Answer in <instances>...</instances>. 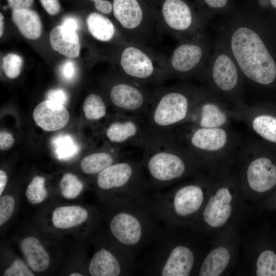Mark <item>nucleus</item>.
Instances as JSON below:
<instances>
[{
	"instance_id": "nucleus-29",
	"label": "nucleus",
	"mask_w": 276,
	"mask_h": 276,
	"mask_svg": "<svg viewBox=\"0 0 276 276\" xmlns=\"http://www.w3.org/2000/svg\"><path fill=\"white\" fill-rule=\"evenodd\" d=\"M254 130L266 140L276 143V118L268 115L259 116L252 121Z\"/></svg>"
},
{
	"instance_id": "nucleus-41",
	"label": "nucleus",
	"mask_w": 276,
	"mask_h": 276,
	"mask_svg": "<svg viewBox=\"0 0 276 276\" xmlns=\"http://www.w3.org/2000/svg\"><path fill=\"white\" fill-rule=\"evenodd\" d=\"M61 25L76 31L79 30L80 28L79 20L76 17L73 16H67L65 17L62 20Z\"/></svg>"
},
{
	"instance_id": "nucleus-40",
	"label": "nucleus",
	"mask_w": 276,
	"mask_h": 276,
	"mask_svg": "<svg viewBox=\"0 0 276 276\" xmlns=\"http://www.w3.org/2000/svg\"><path fill=\"white\" fill-rule=\"evenodd\" d=\"M9 6L13 10L30 9L33 5L34 0H7Z\"/></svg>"
},
{
	"instance_id": "nucleus-8",
	"label": "nucleus",
	"mask_w": 276,
	"mask_h": 276,
	"mask_svg": "<svg viewBox=\"0 0 276 276\" xmlns=\"http://www.w3.org/2000/svg\"><path fill=\"white\" fill-rule=\"evenodd\" d=\"M112 10L128 42L146 45L158 28L156 22L146 17L137 0H113Z\"/></svg>"
},
{
	"instance_id": "nucleus-43",
	"label": "nucleus",
	"mask_w": 276,
	"mask_h": 276,
	"mask_svg": "<svg viewBox=\"0 0 276 276\" xmlns=\"http://www.w3.org/2000/svg\"><path fill=\"white\" fill-rule=\"evenodd\" d=\"M7 175L5 171L0 170V195L1 196L6 186Z\"/></svg>"
},
{
	"instance_id": "nucleus-42",
	"label": "nucleus",
	"mask_w": 276,
	"mask_h": 276,
	"mask_svg": "<svg viewBox=\"0 0 276 276\" xmlns=\"http://www.w3.org/2000/svg\"><path fill=\"white\" fill-rule=\"evenodd\" d=\"M203 2L212 10H220L227 5L228 0H203Z\"/></svg>"
},
{
	"instance_id": "nucleus-14",
	"label": "nucleus",
	"mask_w": 276,
	"mask_h": 276,
	"mask_svg": "<svg viewBox=\"0 0 276 276\" xmlns=\"http://www.w3.org/2000/svg\"><path fill=\"white\" fill-rule=\"evenodd\" d=\"M135 256L126 251L119 256L105 247L97 250L91 258L88 271L92 276L129 275L136 268Z\"/></svg>"
},
{
	"instance_id": "nucleus-38",
	"label": "nucleus",
	"mask_w": 276,
	"mask_h": 276,
	"mask_svg": "<svg viewBox=\"0 0 276 276\" xmlns=\"http://www.w3.org/2000/svg\"><path fill=\"white\" fill-rule=\"evenodd\" d=\"M47 12L51 15H55L60 11V5L58 0H39Z\"/></svg>"
},
{
	"instance_id": "nucleus-27",
	"label": "nucleus",
	"mask_w": 276,
	"mask_h": 276,
	"mask_svg": "<svg viewBox=\"0 0 276 276\" xmlns=\"http://www.w3.org/2000/svg\"><path fill=\"white\" fill-rule=\"evenodd\" d=\"M226 121L225 113L215 104L207 103L201 106L199 122L201 127L216 128L224 124Z\"/></svg>"
},
{
	"instance_id": "nucleus-5",
	"label": "nucleus",
	"mask_w": 276,
	"mask_h": 276,
	"mask_svg": "<svg viewBox=\"0 0 276 276\" xmlns=\"http://www.w3.org/2000/svg\"><path fill=\"white\" fill-rule=\"evenodd\" d=\"M214 42L206 28L179 40L166 60L167 75L188 76L205 69Z\"/></svg>"
},
{
	"instance_id": "nucleus-22",
	"label": "nucleus",
	"mask_w": 276,
	"mask_h": 276,
	"mask_svg": "<svg viewBox=\"0 0 276 276\" xmlns=\"http://www.w3.org/2000/svg\"><path fill=\"white\" fill-rule=\"evenodd\" d=\"M88 217V211L78 205L61 206L53 211L52 221L57 228L74 227L84 222Z\"/></svg>"
},
{
	"instance_id": "nucleus-26",
	"label": "nucleus",
	"mask_w": 276,
	"mask_h": 276,
	"mask_svg": "<svg viewBox=\"0 0 276 276\" xmlns=\"http://www.w3.org/2000/svg\"><path fill=\"white\" fill-rule=\"evenodd\" d=\"M55 156L60 160H68L75 157L80 150L76 140L70 134L61 133L53 137L51 141Z\"/></svg>"
},
{
	"instance_id": "nucleus-15",
	"label": "nucleus",
	"mask_w": 276,
	"mask_h": 276,
	"mask_svg": "<svg viewBox=\"0 0 276 276\" xmlns=\"http://www.w3.org/2000/svg\"><path fill=\"white\" fill-rule=\"evenodd\" d=\"M33 117L36 125L46 131L60 129L70 120L68 111L63 105L48 100L36 106Z\"/></svg>"
},
{
	"instance_id": "nucleus-21",
	"label": "nucleus",
	"mask_w": 276,
	"mask_h": 276,
	"mask_svg": "<svg viewBox=\"0 0 276 276\" xmlns=\"http://www.w3.org/2000/svg\"><path fill=\"white\" fill-rule=\"evenodd\" d=\"M12 19L21 34L26 38L35 40L42 33V24L38 14L30 9L13 10Z\"/></svg>"
},
{
	"instance_id": "nucleus-31",
	"label": "nucleus",
	"mask_w": 276,
	"mask_h": 276,
	"mask_svg": "<svg viewBox=\"0 0 276 276\" xmlns=\"http://www.w3.org/2000/svg\"><path fill=\"white\" fill-rule=\"evenodd\" d=\"M59 186L62 196L67 199L76 198L83 189L82 182L76 175L69 173L63 176Z\"/></svg>"
},
{
	"instance_id": "nucleus-3",
	"label": "nucleus",
	"mask_w": 276,
	"mask_h": 276,
	"mask_svg": "<svg viewBox=\"0 0 276 276\" xmlns=\"http://www.w3.org/2000/svg\"><path fill=\"white\" fill-rule=\"evenodd\" d=\"M190 106L189 96L179 88L162 87L153 91L144 116L150 135L171 134V129L187 118Z\"/></svg>"
},
{
	"instance_id": "nucleus-19",
	"label": "nucleus",
	"mask_w": 276,
	"mask_h": 276,
	"mask_svg": "<svg viewBox=\"0 0 276 276\" xmlns=\"http://www.w3.org/2000/svg\"><path fill=\"white\" fill-rule=\"evenodd\" d=\"M20 248L32 270L42 272L48 268L50 264L49 255L36 238L33 236L25 238L20 242Z\"/></svg>"
},
{
	"instance_id": "nucleus-20",
	"label": "nucleus",
	"mask_w": 276,
	"mask_h": 276,
	"mask_svg": "<svg viewBox=\"0 0 276 276\" xmlns=\"http://www.w3.org/2000/svg\"><path fill=\"white\" fill-rule=\"evenodd\" d=\"M191 145L196 149L215 151L221 149L227 141V134L222 129L200 127L190 137Z\"/></svg>"
},
{
	"instance_id": "nucleus-1",
	"label": "nucleus",
	"mask_w": 276,
	"mask_h": 276,
	"mask_svg": "<svg viewBox=\"0 0 276 276\" xmlns=\"http://www.w3.org/2000/svg\"><path fill=\"white\" fill-rule=\"evenodd\" d=\"M149 192L133 200L118 202L119 210L109 223V231L117 243L134 256L161 232L155 194Z\"/></svg>"
},
{
	"instance_id": "nucleus-6",
	"label": "nucleus",
	"mask_w": 276,
	"mask_h": 276,
	"mask_svg": "<svg viewBox=\"0 0 276 276\" xmlns=\"http://www.w3.org/2000/svg\"><path fill=\"white\" fill-rule=\"evenodd\" d=\"M146 47L128 41L123 43L119 57L122 74L142 84H159L168 76L166 60Z\"/></svg>"
},
{
	"instance_id": "nucleus-9",
	"label": "nucleus",
	"mask_w": 276,
	"mask_h": 276,
	"mask_svg": "<svg viewBox=\"0 0 276 276\" xmlns=\"http://www.w3.org/2000/svg\"><path fill=\"white\" fill-rule=\"evenodd\" d=\"M145 84L134 81L122 74L111 86L109 98L119 113L144 117L151 102L153 92Z\"/></svg>"
},
{
	"instance_id": "nucleus-47",
	"label": "nucleus",
	"mask_w": 276,
	"mask_h": 276,
	"mask_svg": "<svg viewBox=\"0 0 276 276\" xmlns=\"http://www.w3.org/2000/svg\"><path fill=\"white\" fill-rule=\"evenodd\" d=\"M270 3L272 6L276 8V0H270Z\"/></svg>"
},
{
	"instance_id": "nucleus-23",
	"label": "nucleus",
	"mask_w": 276,
	"mask_h": 276,
	"mask_svg": "<svg viewBox=\"0 0 276 276\" xmlns=\"http://www.w3.org/2000/svg\"><path fill=\"white\" fill-rule=\"evenodd\" d=\"M86 24L91 36L101 41H109L117 34L114 24L102 13H90L87 17Z\"/></svg>"
},
{
	"instance_id": "nucleus-7",
	"label": "nucleus",
	"mask_w": 276,
	"mask_h": 276,
	"mask_svg": "<svg viewBox=\"0 0 276 276\" xmlns=\"http://www.w3.org/2000/svg\"><path fill=\"white\" fill-rule=\"evenodd\" d=\"M203 192L196 185L189 184L175 190L156 193L155 206L159 218L165 225H173L177 219L192 216L200 209Z\"/></svg>"
},
{
	"instance_id": "nucleus-11",
	"label": "nucleus",
	"mask_w": 276,
	"mask_h": 276,
	"mask_svg": "<svg viewBox=\"0 0 276 276\" xmlns=\"http://www.w3.org/2000/svg\"><path fill=\"white\" fill-rule=\"evenodd\" d=\"M156 252L150 274L161 276L190 275L194 264L192 250L182 245L170 246L164 236Z\"/></svg>"
},
{
	"instance_id": "nucleus-34",
	"label": "nucleus",
	"mask_w": 276,
	"mask_h": 276,
	"mask_svg": "<svg viewBox=\"0 0 276 276\" xmlns=\"http://www.w3.org/2000/svg\"><path fill=\"white\" fill-rule=\"evenodd\" d=\"M15 208V199L10 195H5L0 199V226L3 225L11 217Z\"/></svg>"
},
{
	"instance_id": "nucleus-24",
	"label": "nucleus",
	"mask_w": 276,
	"mask_h": 276,
	"mask_svg": "<svg viewBox=\"0 0 276 276\" xmlns=\"http://www.w3.org/2000/svg\"><path fill=\"white\" fill-rule=\"evenodd\" d=\"M230 259L228 250L219 247L209 253L204 260L200 271V276H218L224 271Z\"/></svg>"
},
{
	"instance_id": "nucleus-44",
	"label": "nucleus",
	"mask_w": 276,
	"mask_h": 276,
	"mask_svg": "<svg viewBox=\"0 0 276 276\" xmlns=\"http://www.w3.org/2000/svg\"><path fill=\"white\" fill-rule=\"evenodd\" d=\"M0 36L1 37L3 33V30H4V17L2 13L0 14Z\"/></svg>"
},
{
	"instance_id": "nucleus-17",
	"label": "nucleus",
	"mask_w": 276,
	"mask_h": 276,
	"mask_svg": "<svg viewBox=\"0 0 276 276\" xmlns=\"http://www.w3.org/2000/svg\"><path fill=\"white\" fill-rule=\"evenodd\" d=\"M250 188L257 192L267 191L276 185V166L266 157L252 161L247 170Z\"/></svg>"
},
{
	"instance_id": "nucleus-33",
	"label": "nucleus",
	"mask_w": 276,
	"mask_h": 276,
	"mask_svg": "<svg viewBox=\"0 0 276 276\" xmlns=\"http://www.w3.org/2000/svg\"><path fill=\"white\" fill-rule=\"evenodd\" d=\"M22 64L21 57L14 53L8 54L3 58V70L6 76L10 79L16 78L19 75Z\"/></svg>"
},
{
	"instance_id": "nucleus-30",
	"label": "nucleus",
	"mask_w": 276,
	"mask_h": 276,
	"mask_svg": "<svg viewBox=\"0 0 276 276\" xmlns=\"http://www.w3.org/2000/svg\"><path fill=\"white\" fill-rule=\"evenodd\" d=\"M44 184L45 178L43 177L35 176L33 178L26 191V196L31 203H40L47 197L48 192Z\"/></svg>"
},
{
	"instance_id": "nucleus-36",
	"label": "nucleus",
	"mask_w": 276,
	"mask_h": 276,
	"mask_svg": "<svg viewBox=\"0 0 276 276\" xmlns=\"http://www.w3.org/2000/svg\"><path fill=\"white\" fill-rule=\"evenodd\" d=\"M77 68L76 63L72 60L64 61L60 65L59 73L61 78L66 82H72L76 76Z\"/></svg>"
},
{
	"instance_id": "nucleus-32",
	"label": "nucleus",
	"mask_w": 276,
	"mask_h": 276,
	"mask_svg": "<svg viewBox=\"0 0 276 276\" xmlns=\"http://www.w3.org/2000/svg\"><path fill=\"white\" fill-rule=\"evenodd\" d=\"M258 276H276V254L269 250L263 251L257 261Z\"/></svg>"
},
{
	"instance_id": "nucleus-37",
	"label": "nucleus",
	"mask_w": 276,
	"mask_h": 276,
	"mask_svg": "<svg viewBox=\"0 0 276 276\" xmlns=\"http://www.w3.org/2000/svg\"><path fill=\"white\" fill-rule=\"evenodd\" d=\"M47 100L64 105L68 101L67 93L63 89L57 88L49 90L47 94Z\"/></svg>"
},
{
	"instance_id": "nucleus-25",
	"label": "nucleus",
	"mask_w": 276,
	"mask_h": 276,
	"mask_svg": "<svg viewBox=\"0 0 276 276\" xmlns=\"http://www.w3.org/2000/svg\"><path fill=\"white\" fill-rule=\"evenodd\" d=\"M119 154L106 151L92 153L84 157L81 162L80 168L86 174H98L100 172L117 162Z\"/></svg>"
},
{
	"instance_id": "nucleus-35",
	"label": "nucleus",
	"mask_w": 276,
	"mask_h": 276,
	"mask_svg": "<svg viewBox=\"0 0 276 276\" xmlns=\"http://www.w3.org/2000/svg\"><path fill=\"white\" fill-rule=\"evenodd\" d=\"M4 276H34L33 272L21 259H16L5 271Z\"/></svg>"
},
{
	"instance_id": "nucleus-2",
	"label": "nucleus",
	"mask_w": 276,
	"mask_h": 276,
	"mask_svg": "<svg viewBox=\"0 0 276 276\" xmlns=\"http://www.w3.org/2000/svg\"><path fill=\"white\" fill-rule=\"evenodd\" d=\"M143 149L141 163L150 190L166 188L185 174L186 164L171 134L151 135Z\"/></svg>"
},
{
	"instance_id": "nucleus-4",
	"label": "nucleus",
	"mask_w": 276,
	"mask_h": 276,
	"mask_svg": "<svg viewBox=\"0 0 276 276\" xmlns=\"http://www.w3.org/2000/svg\"><path fill=\"white\" fill-rule=\"evenodd\" d=\"M96 183L101 191L118 193L117 202L135 199L150 190L141 162L125 158L100 172Z\"/></svg>"
},
{
	"instance_id": "nucleus-18",
	"label": "nucleus",
	"mask_w": 276,
	"mask_h": 276,
	"mask_svg": "<svg viewBox=\"0 0 276 276\" xmlns=\"http://www.w3.org/2000/svg\"><path fill=\"white\" fill-rule=\"evenodd\" d=\"M50 42L54 51L67 58H76L79 55L80 41L75 30L57 26L50 32Z\"/></svg>"
},
{
	"instance_id": "nucleus-12",
	"label": "nucleus",
	"mask_w": 276,
	"mask_h": 276,
	"mask_svg": "<svg viewBox=\"0 0 276 276\" xmlns=\"http://www.w3.org/2000/svg\"><path fill=\"white\" fill-rule=\"evenodd\" d=\"M105 134L110 143L119 147L143 149L151 136L144 117L122 113L108 124Z\"/></svg>"
},
{
	"instance_id": "nucleus-28",
	"label": "nucleus",
	"mask_w": 276,
	"mask_h": 276,
	"mask_svg": "<svg viewBox=\"0 0 276 276\" xmlns=\"http://www.w3.org/2000/svg\"><path fill=\"white\" fill-rule=\"evenodd\" d=\"M85 118L90 121H98L106 114V106L101 96L97 94H91L85 99L83 105Z\"/></svg>"
},
{
	"instance_id": "nucleus-13",
	"label": "nucleus",
	"mask_w": 276,
	"mask_h": 276,
	"mask_svg": "<svg viewBox=\"0 0 276 276\" xmlns=\"http://www.w3.org/2000/svg\"><path fill=\"white\" fill-rule=\"evenodd\" d=\"M205 69L209 71L215 86L224 92L231 91L237 87L242 74L231 53L215 40Z\"/></svg>"
},
{
	"instance_id": "nucleus-39",
	"label": "nucleus",
	"mask_w": 276,
	"mask_h": 276,
	"mask_svg": "<svg viewBox=\"0 0 276 276\" xmlns=\"http://www.w3.org/2000/svg\"><path fill=\"white\" fill-rule=\"evenodd\" d=\"M14 140L9 132L1 131L0 133V149L7 150L10 149L14 145Z\"/></svg>"
},
{
	"instance_id": "nucleus-46",
	"label": "nucleus",
	"mask_w": 276,
	"mask_h": 276,
	"mask_svg": "<svg viewBox=\"0 0 276 276\" xmlns=\"http://www.w3.org/2000/svg\"><path fill=\"white\" fill-rule=\"evenodd\" d=\"M70 276H82L83 275L80 273L74 272L70 274Z\"/></svg>"
},
{
	"instance_id": "nucleus-16",
	"label": "nucleus",
	"mask_w": 276,
	"mask_h": 276,
	"mask_svg": "<svg viewBox=\"0 0 276 276\" xmlns=\"http://www.w3.org/2000/svg\"><path fill=\"white\" fill-rule=\"evenodd\" d=\"M232 196L226 188H221L210 198L202 213L204 222L217 228L224 225L230 217Z\"/></svg>"
},
{
	"instance_id": "nucleus-10",
	"label": "nucleus",
	"mask_w": 276,
	"mask_h": 276,
	"mask_svg": "<svg viewBox=\"0 0 276 276\" xmlns=\"http://www.w3.org/2000/svg\"><path fill=\"white\" fill-rule=\"evenodd\" d=\"M157 27L163 29L178 40L204 29L206 25L197 17L183 0H165L161 10Z\"/></svg>"
},
{
	"instance_id": "nucleus-45",
	"label": "nucleus",
	"mask_w": 276,
	"mask_h": 276,
	"mask_svg": "<svg viewBox=\"0 0 276 276\" xmlns=\"http://www.w3.org/2000/svg\"><path fill=\"white\" fill-rule=\"evenodd\" d=\"M91 1H93L94 2V3H95V6L100 4V3L104 1H106V0H90Z\"/></svg>"
}]
</instances>
